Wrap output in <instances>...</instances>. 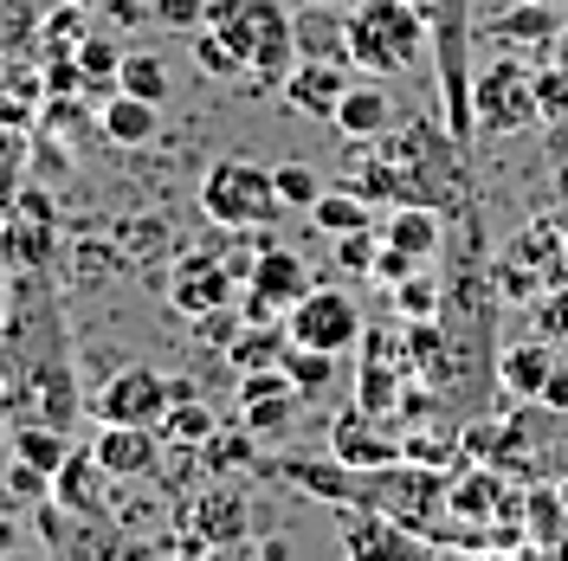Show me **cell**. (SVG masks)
<instances>
[{
  "label": "cell",
  "instance_id": "6da1fadb",
  "mask_svg": "<svg viewBox=\"0 0 568 561\" xmlns=\"http://www.w3.org/2000/svg\"><path fill=\"white\" fill-rule=\"evenodd\" d=\"M213 33L233 45V59L258 84H284V71L297 65V39H291V7L284 0H207Z\"/></svg>",
  "mask_w": 568,
  "mask_h": 561
},
{
  "label": "cell",
  "instance_id": "7a4b0ae2",
  "mask_svg": "<svg viewBox=\"0 0 568 561\" xmlns=\"http://www.w3.org/2000/svg\"><path fill=\"white\" fill-rule=\"evenodd\" d=\"M426 39V13L414 0H355L349 7V65L368 78H400L420 65Z\"/></svg>",
  "mask_w": 568,
  "mask_h": 561
},
{
  "label": "cell",
  "instance_id": "3957f363",
  "mask_svg": "<svg viewBox=\"0 0 568 561\" xmlns=\"http://www.w3.org/2000/svg\"><path fill=\"white\" fill-rule=\"evenodd\" d=\"M426 13V39H433V71H439V104H446V130L459 142L478 136L471 123V0H414Z\"/></svg>",
  "mask_w": 568,
  "mask_h": 561
},
{
  "label": "cell",
  "instance_id": "277c9868",
  "mask_svg": "<svg viewBox=\"0 0 568 561\" xmlns=\"http://www.w3.org/2000/svg\"><path fill=\"white\" fill-rule=\"evenodd\" d=\"M201 213L226 233H265L272 220L284 213L278 201V175L258 169L252 155H220L201 181Z\"/></svg>",
  "mask_w": 568,
  "mask_h": 561
},
{
  "label": "cell",
  "instance_id": "5b68a950",
  "mask_svg": "<svg viewBox=\"0 0 568 561\" xmlns=\"http://www.w3.org/2000/svg\"><path fill=\"white\" fill-rule=\"evenodd\" d=\"M536 116H542L536 110V71L517 52L471 71V123H478V136H517Z\"/></svg>",
  "mask_w": 568,
  "mask_h": 561
},
{
  "label": "cell",
  "instance_id": "8992f818",
  "mask_svg": "<svg viewBox=\"0 0 568 561\" xmlns=\"http://www.w3.org/2000/svg\"><path fill=\"white\" fill-rule=\"evenodd\" d=\"M284 329H291V343H304V349H323V355H349L362 343V310H355L349 290H336V284H311L291 310H284Z\"/></svg>",
  "mask_w": 568,
  "mask_h": 561
},
{
  "label": "cell",
  "instance_id": "52a82bcc",
  "mask_svg": "<svg viewBox=\"0 0 568 561\" xmlns=\"http://www.w3.org/2000/svg\"><path fill=\"white\" fill-rule=\"evenodd\" d=\"M311 290V272H304V258L291 246H258V258H252V272H246V323H284V310L297 304Z\"/></svg>",
  "mask_w": 568,
  "mask_h": 561
},
{
  "label": "cell",
  "instance_id": "ba28073f",
  "mask_svg": "<svg viewBox=\"0 0 568 561\" xmlns=\"http://www.w3.org/2000/svg\"><path fill=\"white\" fill-rule=\"evenodd\" d=\"M175 407V387L162 368H149V361H130V368H116L104 387H98V420H123V426H162V414Z\"/></svg>",
  "mask_w": 568,
  "mask_h": 561
},
{
  "label": "cell",
  "instance_id": "9c48e42d",
  "mask_svg": "<svg viewBox=\"0 0 568 561\" xmlns=\"http://www.w3.org/2000/svg\"><path fill=\"white\" fill-rule=\"evenodd\" d=\"M59 246V213L45 187H20L13 201H0V258L7 265H45V252Z\"/></svg>",
  "mask_w": 568,
  "mask_h": 561
},
{
  "label": "cell",
  "instance_id": "30bf717a",
  "mask_svg": "<svg viewBox=\"0 0 568 561\" xmlns=\"http://www.w3.org/2000/svg\"><path fill=\"white\" fill-rule=\"evenodd\" d=\"M297 407H304V394L291 387L284 368H252V375H240V420L258 439H284L297 426Z\"/></svg>",
  "mask_w": 568,
  "mask_h": 561
},
{
  "label": "cell",
  "instance_id": "8fae6325",
  "mask_svg": "<svg viewBox=\"0 0 568 561\" xmlns=\"http://www.w3.org/2000/svg\"><path fill=\"white\" fill-rule=\"evenodd\" d=\"M91 452H98V465H104L116 484H130V478H155V465H162V426L98 420V439H91Z\"/></svg>",
  "mask_w": 568,
  "mask_h": 561
},
{
  "label": "cell",
  "instance_id": "7c38bea8",
  "mask_svg": "<svg viewBox=\"0 0 568 561\" xmlns=\"http://www.w3.org/2000/svg\"><path fill=\"white\" fill-rule=\"evenodd\" d=\"M226 290H233V272L213 258V252H187L175 272H169V304H175L187 323H201L226 304Z\"/></svg>",
  "mask_w": 568,
  "mask_h": 561
},
{
  "label": "cell",
  "instance_id": "4fadbf2b",
  "mask_svg": "<svg viewBox=\"0 0 568 561\" xmlns=\"http://www.w3.org/2000/svg\"><path fill=\"white\" fill-rule=\"evenodd\" d=\"M329 458L349 465V471H382V465H400V439L382 432L375 414L349 407V414H336V426H329Z\"/></svg>",
  "mask_w": 568,
  "mask_h": 561
},
{
  "label": "cell",
  "instance_id": "5bb4252c",
  "mask_svg": "<svg viewBox=\"0 0 568 561\" xmlns=\"http://www.w3.org/2000/svg\"><path fill=\"white\" fill-rule=\"evenodd\" d=\"M291 39H297V59H329V65H349V13L336 0H304L291 13Z\"/></svg>",
  "mask_w": 568,
  "mask_h": 561
},
{
  "label": "cell",
  "instance_id": "9a60e30c",
  "mask_svg": "<svg viewBox=\"0 0 568 561\" xmlns=\"http://www.w3.org/2000/svg\"><path fill=\"white\" fill-rule=\"evenodd\" d=\"M343 91H349V65H329V59H297V65L284 71V104L304 110V116H336L343 104Z\"/></svg>",
  "mask_w": 568,
  "mask_h": 561
},
{
  "label": "cell",
  "instance_id": "2e32d148",
  "mask_svg": "<svg viewBox=\"0 0 568 561\" xmlns=\"http://www.w3.org/2000/svg\"><path fill=\"white\" fill-rule=\"evenodd\" d=\"M104 484H116L98 452H65V465L52 471V503H65L78 523H98L104 517Z\"/></svg>",
  "mask_w": 568,
  "mask_h": 561
},
{
  "label": "cell",
  "instance_id": "e0dca14e",
  "mask_svg": "<svg viewBox=\"0 0 568 561\" xmlns=\"http://www.w3.org/2000/svg\"><path fill=\"white\" fill-rule=\"evenodd\" d=\"M549 349H556L549 336H530V343L497 349V387H504L510 400H542V381H549V368H556Z\"/></svg>",
  "mask_w": 568,
  "mask_h": 561
},
{
  "label": "cell",
  "instance_id": "ac0fdd59",
  "mask_svg": "<svg viewBox=\"0 0 568 561\" xmlns=\"http://www.w3.org/2000/svg\"><path fill=\"white\" fill-rule=\"evenodd\" d=\"M252 523V503L240 491H207L194 510H187V529L207 542V549H240Z\"/></svg>",
  "mask_w": 568,
  "mask_h": 561
},
{
  "label": "cell",
  "instance_id": "d6986e66",
  "mask_svg": "<svg viewBox=\"0 0 568 561\" xmlns=\"http://www.w3.org/2000/svg\"><path fill=\"white\" fill-rule=\"evenodd\" d=\"M562 7H536V0H517L510 13H497L491 27H485V39L491 45H504V52H530V45H556V33H562V20H556Z\"/></svg>",
  "mask_w": 568,
  "mask_h": 561
},
{
  "label": "cell",
  "instance_id": "ffe728a7",
  "mask_svg": "<svg viewBox=\"0 0 568 561\" xmlns=\"http://www.w3.org/2000/svg\"><path fill=\"white\" fill-rule=\"evenodd\" d=\"M382 239L400 252H414V258H433V252L446 246V220H439V207H426V201H400V207L382 220Z\"/></svg>",
  "mask_w": 568,
  "mask_h": 561
},
{
  "label": "cell",
  "instance_id": "44dd1931",
  "mask_svg": "<svg viewBox=\"0 0 568 561\" xmlns=\"http://www.w3.org/2000/svg\"><path fill=\"white\" fill-rule=\"evenodd\" d=\"M329 123H336L349 142H375V136H388L394 104H388V91L368 78V84H349V91H343V104H336V116H329Z\"/></svg>",
  "mask_w": 568,
  "mask_h": 561
},
{
  "label": "cell",
  "instance_id": "7402d4cb",
  "mask_svg": "<svg viewBox=\"0 0 568 561\" xmlns=\"http://www.w3.org/2000/svg\"><path fill=\"white\" fill-rule=\"evenodd\" d=\"M104 136L116 149H142V142L162 136V104H149L136 91H110L104 98Z\"/></svg>",
  "mask_w": 568,
  "mask_h": 561
},
{
  "label": "cell",
  "instance_id": "603a6c76",
  "mask_svg": "<svg viewBox=\"0 0 568 561\" xmlns=\"http://www.w3.org/2000/svg\"><path fill=\"white\" fill-rule=\"evenodd\" d=\"M524 536H530V549H562L568 542L562 484H530V491H524Z\"/></svg>",
  "mask_w": 568,
  "mask_h": 561
},
{
  "label": "cell",
  "instance_id": "cb8c5ba5",
  "mask_svg": "<svg viewBox=\"0 0 568 561\" xmlns=\"http://www.w3.org/2000/svg\"><path fill=\"white\" fill-rule=\"evenodd\" d=\"M311 220H317L329 239H343V233H362V226H375V201H368L362 187H323L317 207H311Z\"/></svg>",
  "mask_w": 568,
  "mask_h": 561
},
{
  "label": "cell",
  "instance_id": "d4e9b609",
  "mask_svg": "<svg viewBox=\"0 0 568 561\" xmlns=\"http://www.w3.org/2000/svg\"><path fill=\"white\" fill-rule=\"evenodd\" d=\"M284 349H291V329H284V323H246V329L226 343V361H233L240 375H252V368H278Z\"/></svg>",
  "mask_w": 568,
  "mask_h": 561
},
{
  "label": "cell",
  "instance_id": "484cf974",
  "mask_svg": "<svg viewBox=\"0 0 568 561\" xmlns=\"http://www.w3.org/2000/svg\"><path fill=\"white\" fill-rule=\"evenodd\" d=\"M7 452L27 458V465H39V471H59L71 446H65V426H52V420H20V426H13V439H7Z\"/></svg>",
  "mask_w": 568,
  "mask_h": 561
},
{
  "label": "cell",
  "instance_id": "4316f807",
  "mask_svg": "<svg viewBox=\"0 0 568 561\" xmlns=\"http://www.w3.org/2000/svg\"><path fill=\"white\" fill-rule=\"evenodd\" d=\"M213 432H220V414H213V407H201V400H175V407L162 414V439H169V446H181V452H201Z\"/></svg>",
  "mask_w": 568,
  "mask_h": 561
},
{
  "label": "cell",
  "instance_id": "83f0119b",
  "mask_svg": "<svg viewBox=\"0 0 568 561\" xmlns=\"http://www.w3.org/2000/svg\"><path fill=\"white\" fill-rule=\"evenodd\" d=\"M116 91H136V98H149V104L175 98V78H169V59H155V52H123V71H116Z\"/></svg>",
  "mask_w": 568,
  "mask_h": 561
},
{
  "label": "cell",
  "instance_id": "f1b7e54d",
  "mask_svg": "<svg viewBox=\"0 0 568 561\" xmlns=\"http://www.w3.org/2000/svg\"><path fill=\"white\" fill-rule=\"evenodd\" d=\"M278 368L291 375V387H297L304 400H317V394H329V381H336V355H323V349H304V343H291Z\"/></svg>",
  "mask_w": 568,
  "mask_h": 561
},
{
  "label": "cell",
  "instance_id": "f546056e",
  "mask_svg": "<svg viewBox=\"0 0 568 561\" xmlns=\"http://www.w3.org/2000/svg\"><path fill=\"white\" fill-rule=\"evenodd\" d=\"M252 446H258V432H252V426L240 420L233 432H213V439H207V446H201L194 458H201L213 478H220V471H240V465H252Z\"/></svg>",
  "mask_w": 568,
  "mask_h": 561
},
{
  "label": "cell",
  "instance_id": "4dcf8cb0",
  "mask_svg": "<svg viewBox=\"0 0 568 561\" xmlns=\"http://www.w3.org/2000/svg\"><path fill=\"white\" fill-rule=\"evenodd\" d=\"M439 304H446V284L426 278V265H420V272H407V278L394 284V310L407 316V323H420V316H439Z\"/></svg>",
  "mask_w": 568,
  "mask_h": 561
},
{
  "label": "cell",
  "instance_id": "1f68e13d",
  "mask_svg": "<svg viewBox=\"0 0 568 561\" xmlns=\"http://www.w3.org/2000/svg\"><path fill=\"white\" fill-rule=\"evenodd\" d=\"M71 59H78V71H84V84H91V91L116 84V71H123V52H116L110 39H98V33L78 39V52H71Z\"/></svg>",
  "mask_w": 568,
  "mask_h": 561
},
{
  "label": "cell",
  "instance_id": "d6a6232c",
  "mask_svg": "<svg viewBox=\"0 0 568 561\" xmlns=\"http://www.w3.org/2000/svg\"><path fill=\"white\" fill-rule=\"evenodd\" d=\"M39 98H45V84L27 78V71H13V78H0V123H13V130H27L33 123Z\"/></svg>",
  "mask_w": 568,
  "mask_h": 561
},
{
  "label": "cell",
  "instance_id": "836d02e7",
  "mask_svg": "<svg viewBox=\"0 0 568 561\" xmlns=\"http://www.w3.org/2000/svg\"><path fill=\"white\" fill-rule=\"evenodd\" d=\"M272 175H278V201H284V207H297V213L317 207V194H323V175H317V169H304V162H284V169H272Z\"/></svg>",
  "mask_w": 568,
  "mask_h": 561
},
{
  "label": "cell",
  "instance_id": "e575fe53",
  "mask_svg": "<svg viewBox=\"0 0 568 561\" xmlns=\"http://www.w3.org/2000/svg\"><path fill=\"white\" fill-rule=\"evenodd\" d=\"M194 65L207 71V78H246V65L233 59V45L213 33V27H194Z\"/></svg>",
  "mask_w": 568,
  "mask_h": 561
},
{
  "label": "cell",
  "instance_id": "d590c367",
  "mask_svg": "<svg viewBox=\"0 0 568 561\" xmlns=\"http://www.w3.org/2000/svg\"><path fill=\"white\" fill-rule=\"evenodd\" d=\"M530 310H536V329H542L556 349H568V284H549Z\"/></svg>",
  "mask_w": 568,
  "mask_h": 561
},
{
  "label": "cell",
  "instance_id": "8d00e7d4",
  "mask_svg": "<svg viewBox=\"0 0 568 561\" xmlns=\"http://www.w3.org/2000/svg\"><path fill=\"white\" fill-rule=\"evenodd\" d=\"M536 110H542L549 123H568V65L562 59L536 71Z\"/></svg>",
  "mask_w": 568,
  "mask_h": 561
},
{
  "label": "cell",
  "instance_id": "74e56055",
  "mask_svg": "<svg viewBox=\"0 0 568 561\" xmlns=\"http://www.w3.org/2000/svg\"><path fill=\"white\" fill-rule=\"evenodd\" d=\"M20 175H27V136L13 123H0V201L20 194Z\"/></svg>",
  "mask_w": 568,
  "mask_h": 561
},
{
  "label": "cell",
  "instance_id": "f35d334b",
  "mask_svg": "<svg viewBox=\"0 0 568 561\" xmlns=\"http://www.w3.org/2000/svg\"><path fill=\"white\" fill-rule=\"evenodd\" d=\"M375 252H382L375 226H362V233H343V239H336V265L355 272V278H368V272H375Z\"/></svg>",
  "mask_w": 568,
  "mask_h": 561
},
{
  "label": "cell",
  "instance_id": "ab89813d",
  "mask_svg": "<svg viewBox=\"0 0 568 561\" xmlns=\"http://www.w3.org/2000/svg\"><path fill=\"white\" fill-rule=\"evenodd\" d=\"M78 39H84V13H78V7H65V13L45 20V52H52V59H71Z\"/></svg>",
  "mask_w": 568,
  "mask_h": 561
},
{
  "label": "cell",
  "instance_id": "60d3db41",
  "mask_svg": "<svg viewBox=\"0 0 568 561\" xmlns=\"http://www.w3.org/2000/svg\"><path fill=\"white\" fill-rule=\"evenodd\" d=\"M155 20H162V27H181V33H194V27L207 20V0H155Z\"/></svg>",
  "mask_w": 568,
  "mask_h": 561
},
{
  "label": "cell",
  "instance_id": "b9f144b4",
  "mask_svg": "<svg viewBox=\"0 0 568 561\" xmlns=\"http://www.w3.org/2000/svg\"><path fill=\"white\" fill-rule=\"evenodd\" d=\"M407 272H420V258H414V252H400V246H388V239H382V252H375V272H368V278H382V284H400V278H407Z\"/></svg>",
  "mask_w": 568,
  "mask_h": 561
},
{
  "label": "cell",
  "instance_id": "7bdbcfd3",
  "mask_svg": "<svg viewBox=\"0 0 568 561\" xmlns=\"http://www.w3.org/2000/svg\"><path fill=\"white\" fill-rule=\"evenodd\" d=\"M240 316H246V310H240ZM240 316H233V310H226V304H220V310H213V316H201L194 329H201L207 343H233V336H240Z\"/></svg>",
  "mask_w": 568,
  "mask_h": 561
},
{
  "label": "cell",
  "instance_id": "ee69618b",
  "mask_svg": "<svg viewBox=\"0 0 568 561\" xmlns=\"http://www.w3.org/2000/svg\"><path fill=\"white\" fill-rule=\"evenodd\" d=\"M536 407H549V414H568V361L549 368V381H542V400Z\"/></svg>",
  "mask_w": 568,
  "mask_h": 561
},
{
  "label": "cell",
  "instance_id": "f6af8a7d",
  "mask_svg": "<svg viewBox=\"0 0 568 561\" xmlns=\"http://www.w3.org/2000/svg\"><path fill=\"white\" fill-rule=\"evenodd\" d=\"M13 375H20V355H13V343L0 336V400L13 394Z\"/></svg>",
  "mask_w": 568,
  "mask_h": 561
},
{
  "label": "cell",
  "instance_id": "bcb514c9",
  "mask_svg": "<svg viewBox=\"0 0 568 561\" xmlns=\"http://www.w3.org/2000/svg\"><path fill=\"white\" fill-rule=\"evenodd\" d=\"M13 542H20V529H13V517H0V555H13Z\"/></svg>",
  "mask_w": 568,
  "mask_h": 561
},
{
  "label": "cell",
  "instance_id": "7dc6e473",
  "mask_svg": "<svg viewBox=\"0 0 568 561\" xmlns=\"http://www.w3.org/2000/svg\"><path fill=\"white\" fill-rule=\"evenodd\" d=\"M556 284H568V233H562V258H556Z\"/></svg>",
  "mask_w": 568,
  "mask_h": 561
},
{
  "label": "cell",
  "instance_id": "c3c4849f",
  "mask_svg": "<svg viewBox=\"0 0 568 561\" xmlns=\"http://www.w3.org/2000/svg\"><path fill=\"white\" fill-rule=\"evenodd\" d=\"M556 59H562V65H568V27H562V33H556Z\"/></svg>",
  "mask_w": 568,
  "mask_h": 561
},
{
  "label": "cell",
  "instance_id": "681fc988",
  "mask_svg": "<svg viewBox=\"0 0 568 561\" xmlns=\"http://www.w3.org/2000/svg\"><path fill=\"white\" fill-rule=\"evenodd\" d=\"M7 310H13V304H7V290H0V336H7Z\"/></svg>",
  "mask_w": 568,
  "mask_h": 561
},
{
  "label": "cell",
  "instance_id": "f907efd6",
  "mask_svg": "<svg viewBox=\"0 0 568 561\" xmlns=\"http://www.w3.org/2000/svg\"><path fill=\"white\" fill-rule=\"evenodd\" d=\"M556 194H562V207H568V169H562V175H556Z\"/></svg>",
  "mask_w": 568,
  "mask_h": 561
},
{
  "label": "cell",
  "instance_id": "816d5d0a",
  "mask_svg": "<svg viewBox=\"0 0 568 561\" xmlns=\"http://www.w3.org/2000/svg\"><path fill=\"white\" fill-rule=\"evenodd\" d=\"M536 7H568V0H536Z\"/></svg>",
  "mask_w": 568,
  "mask_h": 561
},
{
  "label": "cell",
  "instance_id": "f5cc1de1",
  "mask_svg": "<svg viewBox=\"0 0 568 561\" xmlns=\"http://www.w3.org/2000/svg\"><path fill=\"white\" fill-rule=\"evenodd\" d=\"M562 497H568V484H562Z\"/></svg>",
  "mask_w": 568,
  "mask_h": 561
}]
</instances>
